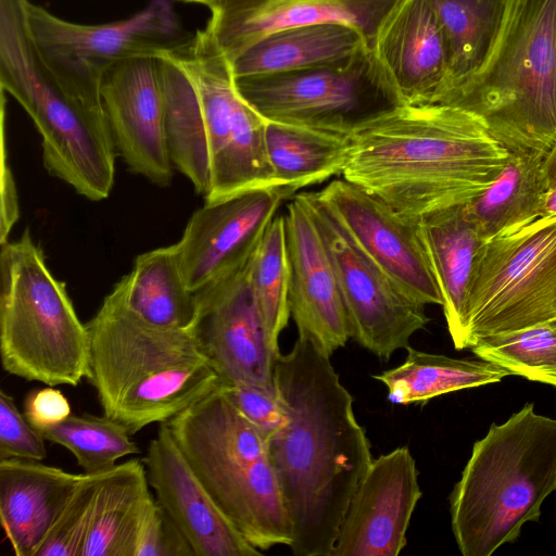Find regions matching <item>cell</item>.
<instances>
[{
  "instance_id": "obj_13",
  "label": "cell",
  "mask_w": 556,
  "mask_h": 556,
  "mask_svg": "<svg viewBox=\"0 0 556 556\" xmlns=\"http://www.w3.org/2000/svg\"><path fill=\"white\" fill-rule=\"evenodd\" d=\"M328 252L348 314L351 339L377 357L409 346L429 323L409 295L346 235L316 192H301Z\"/></svg>"
},
{
  "instance_id": "obj_22",
  "label": "cell",
  "mask_w": 556,
  "mask_h": 556,
  "mask_svg": "<svg viewBox=\"0 0 556 556\" xmlns=\"http://www.w3.org/2000/svg\"><path fill=\"white\" fill-rule=\"evenodd\" d=\"M372 50L402 104L433 103L447 77V50L431 0H401Z\"/></svg>"
},
{
  "instance_id": "obj_38",
  "label": "cell",
  "mask_w": 556,
  "mask_h": 556,
  "mask_svg": "<svg viewBox=\"0 0 556 556\" xmlns=\"http://www.w3.org/2000/svg\"><path fill=\"white\" fill-rule=\"evenodd\" d=\"M220 388L266 440L281 430L287 422V412L277 386L255 383L220 384Z\"/></svg>"
},
{
  "instance_id": "obj_28",
  "label": "cell",
  "mask_w": 556,
  "mask_h": 556,
  "mask_svg": "<svg viewBox=\"0 0 556 556\" xmlns=\"http://www.w3.org/2000/svg\"><path fill=\"white\" fill-rule=\"evenodd\" d=\"M266 150L278 187L301 188L342 175L350 136L276 122L266 124Z\"/></svg>"
},
{
  "instance_id": "obj_36",
  "label": "cell",
  "mask_w": 556,
  "mask_h": 556,
  "mask_svg": "<svg viewBox=\"0 0 556 556\" xmlns=\"http://www.w3.org/2000/svg\"><path fill=\"white\" fill-rule=\"evenodd\" d=\"M103 473H81L35 556H80Z\"/></svg>"
},
{
  "instance_id": "obj_3",
  "label": "cell",
  "mask_w": 556,
  "mask_h": 556,
  "mask_svg": "<svg viewBox=\"0 0 556 556\" xmlns=\"http://www.w3.org/2000/svg\"><path fill=\"white\" fill-rule=\"evenodd\" d=\"M86 326V378L103 415L131 434L169 421L220 383L192 330L143 320L127 305L122 279Z\"/></svg>"
},
{
  "instance_id": "obj_8",
  "label": "cell",
  "mask_w": 556,
  "mask_h": 556,
  "mask_svg": "<svg viewBox=\"0 0 556 556\" xmlns=\"http://www.w3.org/2000/svg\"><path fill=\"white\" fill-rule=\"evenodd\" d=\"M0 356L9 375L47 386L87 377L89 333L25 229L1 244Z\"/></svg>"
},
{
  "instance_id": "obj_5",
  "label": "cell",
  "mask_w": 556,
  "mask_h": 556,
  "mask_svg": "<svg viewBox=\"0 0 556 556\" xmlns=\"http://www.w3.org/2000/svg\"><path fill=\"white\" fill-rule=\"evenodd\" d=\"M433 103L479 117L509 152L556 140V0H507L480 66Z\"/></svg>"
},
{
  "instance_id": "obj_9",
  "label": "cell",
  "mask_w": 556,
  "mask_h": 556,
  "mask_svg": "<svg viewBox=\"0 0 556 556\" xmlns=\"http://www.w3.org/2000/svg\"><path fill=\"white\" fill-rule=\"evenodd\" d=\"M556 318V215L485 240L470 282L467 340L514 332Z\"/></svg>"
},
{
  "instance_id": "obj_37",
  "label": "cell",
  "mask_w": 556,
  "mask_h": 556,
  "mask_svg": "<svg viewBox=\"0 0 556 556\" xmlns=\"http://www.w3.org/2000/svg\"><path fill=\"white\" fill-rule=\"evenodd\" d=\"M130 556H194L187 540L152 495L138 518Z\"/></svg>"
},
{
  "instance_id": "obj_10",
  "label": "cell",
  "mask_w": 556,
  "mask_h": 556,
  "mask_svg": "<svg viewBox=\"0 0 556 556\" xmlns=\"http://www.w3.org/2000/svg\"><path fill=\"white\" fill-rule=\"evenodd\" d=\"M235 84L267 122L345 136L402 104L372 49L338 64L239 77Z\"/></svg>"
},
{
  "instance_id": "obj_26",
  "label": "cell",
  "mask_w": 556,
  "mask_h": 556,
  "mask_svg": "<svg viewBox=\"0 0 556 556\" xmlns=\"http://www.w3.org/2000/svg\"><path fill=\"white\" fill-rule=\"evenodd\" d=\"M165 139L173 165L199 194L210 188V157L201 102L192 79L167 51L157 55Z\"/></svg>"
},
{
  "instance_id": "obj_23",
  "label": "cell",
  "mask_w": 556,
  "mask_h": 556,
  "mask_svg": "<svg viewBox=\"0 0 556 556\" xmlns=\"http://www.w3.org/2000/svg\"><path fill=\"white\" fill-rule=\"evenodd\" d=\"M81 473L39 460H0V521L16 556H35Z\"/></svg>"
},
{
  "instance_id": "obj_17",
  "label": "cell",
  "mask_w": 556,
  "mask_h": 556,
  "mask_svg": "<svg viewBox=\"0 0 556 556\" xmlns=\"http://www.w3.org/2000/svg\"><path fill=\"white\" fill-rule=\"evenodd\" d=\"M100 96L116 151L130 170L168 186L173 163L164 131L157 55L134 56L110 67Z\"/></svg>"
},
{
  "instance_id": "obj_33",
  "label": "cell",
  "mask_w": 556,
  "mask_h": 556,
  "mask_svg": "<svg viewBox=\"0 0 556 556\" xmlns=\"http://www.w3.org/2000/svg\"><path fill=\"white\" fill-rule=\"evenodd\" d=\"M248 276L267 336L279 349V336L291 317L285 214H277L267 226L249 262Z\"/></svg>"
},
{
  "instance_id": "obj_25",
  "label": "cell",
  "mask_w": 556,
  "mask_h": 556,
  "mask_svg": "<svg viewBox=\"0 0 556 556\" xmlns=\"http://www.w3.org/2000/svg\"><path fill=\"white\" fill-rule=\"evenodd\" d=\"M371 49L355 27L341 23L294 26L274 31L230 62L235 78L290 72L344 62Z\"/></svg>"
},
{
  "instance_id": "obj_41",
  "label": "cell",
  "mask_w": 556,
  "mask_h": 556,
  "mask_svg": "<svg viewBox=\"0 0 556 556\" xmlns=\"http://www.w3.org/2000/svg\"><path fill=\"white\" fill-rule=\"evenodd\" d=\"M542 169L547 189L556 187V140L544 155Z\"/></svg>"
},
{
  "instance_id": "obj_21",
  "label": "cell",
  "mask_w": 556,
  "mask_h": 556,
  "mask_svg": "<svg viewBox=\"0 0 556 556\" xmlns=\"http://www.w3.org/2000/svg\"><path fill=\"white\" fill-rule=\"evenodd\" d=\"M401 0H217L208 10L211 31L229 62L263 37L289 27L341 23L357 28L374 47Z\"/></svg>"
},
{
  "instance_id": "obj_1",
  "label": "cell",
  "mask_w": 556,
  "mask_h": 556,
  "mask_svg": "<svg viewBox=\"0 0 556 556\" xmlns=\"http://www.w3.org/2000/svg\"><path fill=\"white\" fill-rule=\"evenodd\" d=\"M275 381L287 412L267 440L291 526L295 556H331L350 502L371 460L353 396L330 362L299 337L279 354Z\"/></svg>"
},
{
  "instance_id": "obj_16",
  "label": "cell",
  "mask_w": 556,
  "mask_h": 556,
  "mask_svg": "<svg viewBox=\"0 0 556 556\" xmlns=\"http://www.w3.org/2000/svg\"><path fill=\"white\" fill-rule=\"evenodd\" d=\"M248 265L195 292L198 309L192 332L220 384L275 386L280 352L263 325Z\"/></svg>"
},
{
  "instance_id": "obj_12",
  "label": "cell",
  "mask_w": 556,
  "mask_h": 556,
  "mask_svg": "<svg viewBox=\"0 0 556 556\" xmlns=\"http://www.w3.org/2000/svg\"><path fill=\"white\" fill-rule=\"evenodd\" d=\"M167 53L189 74L201 102L210 157L205 201L278 187L266 150L267 121L239 94L211 31L198 29Z\"/></svg>"
},
{
  "instance_id": "obj_2",
  "label": "cell",
  "mask_w": 556,
  "mask_h": 556,
  "mask_svg": "<svg viewBox=\"0 0 556 556\" xmlns=\"http://www.w3.org/2000/svg\"><path fill=\"white\" fill-rule=\"evenodd\" d=\"M350 142L342 178L417 220L469 202L509 157L479 117L443 103L394 106L358 126Z\"/></svg>"
},
{
  "instance_id": "obj_39",
  "label": "cell",
  "mask_w": 556,
  "mask_h": 556,
  "mask_svg": "<svg viewBox=\"0 0 556 556\" xmlns=\"http://www.w3.org/2000/svg\"><path fill=\"white\" fill-rule=\"evenodd\" d=\"M46 439L22 413L12 395L0 390V460L21 458L43 460Z\"/></svg>"
},
{
  "instance_id": "obj_43",
  "label": "cell",
  "mask_w": 556,
  "mask_h": 556,
  "mask_svg": "<svg viewBox=\"0 0 556 556\" xmlns=\"http://www.w3.org/2000/svg\"><path fill=\"white\" fill-rule=\"evenodd\" d=\"M185 3H195V4H202L210 9L217 0H178Z\"/></svg>"
},
{
  "instance_id": "obj_14",
  "label": "cell",
  "mask_w": 556,
  "mask_h": 556,
  "mask_svg": "<svg viewBox=\"0 0 556 556\" xmlns=\"http://www.w3.org/2000/svg\"><path fill=\"white\" fill-rule=\"evenodd\" d=\"M316 194L355 244L409 295L442 306L420 220L344 178L333 179Z\"/></svg>"
},
{
  "instance_id": "obj_15",
  "label": "cell",
  "mask_w": 556,
  "mask_h": 556,
  "mask_svg": "<svg viewBox=\"0 0 556 556\" xmlns=\"http://www.w3.org/2000/svg\"><path fill=\"white\" fill-rule=\"evenodd\" d=\"M290 197L285 187H269L205 201L174 244L188 288L195 293L243 268Z\"/></svg>"
},
{
  "instance_id": "obj_32",
  "label": "cell",
  "mask_w": 556,
  "mask_h": 556,
  "mask_svg": "<svg viewBox=\"0 0 556 556\" xmlns=\"http://www.w3.org/2000/svg\"><path fill=\"white\" fill-rule=\"evenodd\" d=\"M506 1L431 0L447 50L446 83L438 98L480 66L497 33Z\"/></svg>"
},
{
  "instance_id": "obj_4",
  "label": "cell",
  "mask_w": 556,
  "mask_h": 556,
  "mask_svg": "<svg viewBox=\"0 0 556 556\" xmlns=\"http://www.w3.org/2000/svg\"><path fill=\"white\" fill-rule=\"evenodd\" d=\"M556 491V418L527 403L473 443L450 494L451 527L463 556H490L539 521Z\"/></svg>"
},
{
  "instance_id": "obj_31",
  "label": "cell",
  "mask_w": 556,
  "mask_h": 556,
  "mask_svg": "<svg viewBox=\"0 0 556 556\" xmlns=\"http://www.w3.org/2000/svg\"><path fill=\"white\" fill-rule=\"evenodd\" d=\"M545 153H509L494 181L466 203L483 240L514 230L539 218L547 190L542 164Z\"/></svg>"
},
{
  "instance_id": "obj_34",
  "label": "cell",
  "mask_w": 556,
  "mask_h": 556,
  "mask_svg": "<svg viewBox=\"0 0 556 556\" xmlns=\"http://www.w3.org/2000/svg\"><path fill=\"white\" fill-rule=\"evenodd\" d=\"M40 432L48 442L67 448L85 473L105 472L118 459L140 453L128 428L106 415L72 413Z\"/></svg>"
},
{
  "instance_id": "obj_6",
  "label": "cell",
  "mask_w": 556,
  "mask_h": 556,
  "mask_svg": "<svg viewBox=\"0 0 556 556\" xmlns=\"http://www.w3.org/2000/svg\"><path fill=\"white\" fill-rule=\"evenodd\" d=\"M215 503L257 549L289 547L291 526L267 440L220 383L166 422Z\"/></svg>"
},
{
  "instance_id": "obj_29",
  "label": "cell",
  "mask_w": 556,
  "mask_h": 556,
  "mask_svg": "<svg viewBox=\"0 0 556 556\" xmlns=\"http://www.w3.org/2000/svg\"><path fill=\"white\" fill-rule=\"evenodd\" d=\"M122 280L127 305L143 320L192 330L197 296L185 281L174 245L138 255L132 270Z\"/></svg>"
},
{
  "instance_id": "obj_11",
  "label": "cell",
  "mask_w": 556,
  "mask_h": 556,
  "mask_svg": "<svg viewBox=\"0 0 556 556\" xmlns=\"http://www.w3.org/2000/svg\"><path fill=\"white\" fill-rule=\"evenodd\" d=\"M31 38L64 90L87 109L104 115L100 86L116 63L160 55L185 41L173 0H150L127 18L97 25L64 21L28 1Z\"/></svg>"
},
{
  "instance_id": "obj_40",
  "label": "cell",
  "mask_w": 556,
  "mask_h": 556,
  "mask_svg": "<svg viewBox=\"0 0 556 556\" xmlns=\"http://www.w3.org/2000/svg\"><path fill=\"white\" fill-rule=\"evenodd\" d=\"M24 415L39 431L52 427L72 414L71 404L61 390L48 386L30 391L24 400Z\"/></svg>"
},
{
  "instance_id": "obj_42",
  "label": "cell",
  "mask_w": 556,
  "mask_h": 556,
  "mask_svg": "<svg viewBox=\"0 0 556 556\" xmlns=\"http://www.w3.org/2000/svg\"><path fill=\"white\" fill-rule=\"evenodd\" d=\"M554 215H556V187L546 190L539 210V217Z\"/></svg>"
},
{
  "instance_id": "obj_18",
  "label": "cell",
  "mask_w": 556,
  "mask_h": 556,
  "mask_svg": "<svg viewBox=\"0 0 556 556\" xmlns=\"http://www.w3.org/2000/svg\"><path fill=\"white\" fill-rule=\"evenodd\" d=\"M422 492L408 446L372 458L346 509L331 556H396Z\"/></svg>"
},
{
  "instance_id": "obj_7",
  "label": "cell",
  "mask_w": 556,
  "mask_h": 556,
  "mask_svg": "<svg viewBox=\"0 0 556 556\" xmlns=\"http://www.w3.org/2000/svg\"><path fill=\"white\" fill-rule=\"evenodd\" d=\"M28 0H0V85L27 112L42 141L48 173L78 194L109 197L115 144L105 115L70 96L39 53L29 31Z\"/></svg>"
},
{
  "instance_id": "obj_24",
  "label": "cell",
  "mask_w": 556,
  "mask_h": 556,
  "mask_svg": "<svg viewBox=\"0 0 556 556\" xmlns=\"http://www.w3.org/2000/svg\"><path fill=\"white\" fill-rule=\"evenodd\" d=\"M424 239L442 295V307L454 348L468 349L467 307L477 253L485 241L466 203L420 219Z\"/></svg>"
},
{
  "instance_id": "obj_27",
  "label": "cell",
  "mask_w": 556,
  "mask_h": 556,
  "mask_svg": "<svg viewBox=\"0 0 556 556\" xmlns=\"http://www.w3.org/2000/svg\"><path fill=\"white\" fill-rule=\"evenodd\" d=\"M142 459L105 471L99 484L80 556H130L140 513L152 495Z\"/></svg>"
},
{
  "instance_id": "obj_20",
  "label": "cell",
  "mask_w": 556,
  "mask_h": 556,
  "mask_svg": "<svg viewBox=\"0 0 556 556\" xmlns=\"http://www.w3.org/2000/svg\"><path fill=\"white\" fill-rule=\"evenodd\" d=\"M150 488L189 543L194 556H257L254 547L222 511L178 447L166 422L142 458Z\"/></svg>"
},
{
  "instance_id": "obj_19",
  "label": "cell",
  "mask_w": 556,
  "mask_h": 556,
  "mask_svg": "<svg viewBox=\"0 0 556 556\" xmlns=\"http://www.w3.org/2000/svg\"><path fill=\"white\" fill-rule=\"evenodd\" d=\"M289 307L299 337L331 356L351 339L350 324L328 252L301 194L286 206Z\"/></svg>"
},
{
  "instance_id": "obj_30",
  "label": "cell",
  "mask_w": 556,
  "mask_h": 556,
  "mask_svg": "<svg viewBox=\"0 0 556 556\" xmlns=\"http://www.w3.org/2000/svg\"><path fill=\"white\" fill-rule=\"evenodd\" d=\"M405 361L372 378L388 389V401L397 405L426 403L439 395L497 383L510 374L481 358H454L406 348Z\"/></svg>"
},
{
  "instance_id": "obj_35",
  "label": "cell",
  "mask_w": 556,
  "mask_h": 556,
  "mask_svg": "<svg viewBox=\"0 0 556 556\" xmlns=\"http://www.w3.org/2000/svg\"><path fill=\"white\" fill-rule=\"evenodd\" d=\"M470 350L510 375L556 387V318L482 338Z\"/></svg>"
}]
</instances>
